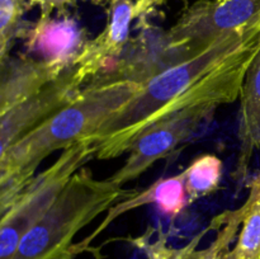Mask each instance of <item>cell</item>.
Wrapping results in <instances>:
<instances>
[{
	"instance_id": "9",
	"label": "cell",
	"mask_w": 260,
	"mask_h": 259,
	"mask_svg": "<svg viewBox=\"0 0 260 259\" xmlns=\"http://www.w3.org/2000/svg\"><path fill=\"white\" fill-rule=\"evenodd\" d=\"M150 203L156 205V207L165 216H169V217H175L182 213L185 206L189 203V196H188L187 187H185L184 172L179 173L174 177L156 180L142 192L136 193L127 200L112 206L101 225L95 229V231L90 236H88L83 243H79L81 250H84V248L88 246V244L95 236H98L109 223L113 222L118 216L135 210V208L141 207V206L150 205Z\"/></svg>"
},
{
	"instance_id": "3",
	"label": "cell",
	"mask_w": 260,
	"mask_h": 259,
	"mask_svg": "<svg viewBox=\"0 0 260 259\" xmlns=\"http://www.w3.org/2000/svg\"><path fill=\"white\" fill-rule=\"evenodd\" d=\"M121 185L111 178L96 179L81 168L52 207L28 231L12 259H73L81 249L75 236L122 197Z\"/></svg>"
},
{
	"instance_id": "4",
	"label": "cell",
	"mask_w": 260,
	"mask_h": 259,
	"mask_svg": "<svg viewBox=\"0 0 260 259\" xmlns=\"http://www.w3.org/2000/svg\"><path fill=\"white\" fill-rule=\"evenodd\" d=\"M94 157L93 142H78L29 180L0 220V259H12L25 234L47 213L76 172Z\"/></svg>"
},
{
	"instance_id": "13",
	"label": "cell",
	"mask_w": 260,
	"mask_h": 259,
	"mask_svg": "<svg viewBox=\"0 0 260 259\" xmlns=\"http://www.w3.org/2000/svg\"><path fill=\"white\" fill-rule=\"evenodd\" d=\"M38 0H0V61L7 58L15 37L20 35L24 13Z\"/></svg>"
},
{
	"instance_id": "2",
	"label": "cell",
	"mask_w": 260,
	"mask_h": 259,
	"mask_svg": "<svg viewBox=\"0 0 260 259\" xmlns=\"http://www.w3.org/2000/svg\"><path fill=\"white\" fill-rule=\"evenodd\" d=\"M141 83L122 74L93 79L68 104L0 154V215L48 155L93 136L139 91Z\"/></svg>"
},
{
	"instance_id": "10",
	"label": "cell",
	"mask_w": 260,
	"mask_h": 259,
	"mask_svg": "<svg viewBox=\"0 0 260 259\" xmlns=\"http://www.w3.org/2000/svg\"><path fill=\"white\" fill-rule=\"evenodd\" d=\"M27 46L37 51L43 60L70 66L88 41L84 30L73 18H51L46 22H36L27 29Z\"/></svg>"
},
{
	"instance_id": "12",
	"label": "cell",
	"mask_w": 260,
	"mask_h": 259,
	"mask_svg": "<svg viewBox=\"0 0 260 259\" xmlns=\"http://www.w3.org/2000/svg\"><path fill=\"white\" fill-rule=\"evenodd\" d=\"M223 174V163L213 154H203L196 157L184 170L185 187L189 202L215 192Z\"/></svg>"
},
{
	"instance_id": "7",
	"label": "cell",
	"mask_w": 260,
	"mask_h": 259,
	"mask_svg": "<svg viewBox=\"0 0 260 259\" xmlns=\"http://www.w3.org/2000/svg\"><path fill=\"white\" fill-rule=\"evenodd\" d=\"M139 0H109L106 28L88 41L73 62L75 78L81 86L102 73L109 61L118 57L129 40L131 23L139 18Z\"/></svg>"
},
{
	"instance_id": "1",
	"label": "cell",
	"mask_w": 260,
	"mask_h": 259,
	"mask_svg": "<svg viewBox=\"0 0 260 259\" xmlns=\"http://www.w3.org/2000/svg\"><path fill=\"white\" fill-rule=\"evenodd\" d=\"M259 41L260 30L231 33L145 79L139 91L88 139L94 157L107 160L126 154L147 127L194 98L221 65Z\"/></svg>"
},
{
	"instance_id": "16",
	"label": "cell",
	"mask_w": 260,
	"mask_h": 259,
	"mask_svg": "<svg viewBox=\"0 0 260 259\" xmlns=\"http://www.w3.org/2000/svg\"><path fill=\"white\" fill-rule=\"evenodd\" d=\"M90 2H93V3H95V4H102V3H107V4H108V2L109 0H90Z\"/></svg>"
},
{
	"instance_id": "8",
	"label": "cell",
	"mask_w": 260,
	"mask_h": 259,
	"mask_svg": "<svg viewBox=\"0 0 260 259\" xmlns=\"http://www.w3.org/2000/svg\"><path fill=\"white\" fill-rule=\"evenodd\" d=\"M0 63V114L37 93L69 68L29 56H8Z\"/></svg>"
},
{
	"instance_id": "5",
	"label": "cell",
	"mask_w": 260,
	"mask_h": 259,
	"mask_svg": "<svg viewBox=\"0 0 260 259\" xmlns=\"http://www.w3.org/2000/svg\"><path fill=\"white\" fill-rule=\"evenodd\" d=\"M250 30H260V0H198L165 33L164 48L178 62L223 36Z\"/></svg>"
},
{
	"instance_id": "14",
	"label": "cell",
	"mask_w": 260,
	"mask_h": 259,
	"mask_svg": "<svg viewBox=\"0 0 260 259\" xmlns=\"http://www.w3.org/2000/svg\"><path fill=\"white\" fill-rule=\"evenodd\" d=\"M78 0H38L37 5L40 7V17L38 22H46L51 19V15L55 10L65 9L66 7L74 5Z\"/></svg>"
},
{
	"instance_id": "6",
	"label": "cell",
	"mask_w": 260,
	"mask_h": 259,
	"mask_svg": "<svg viewBox=\"0 0 260 259\" xmlns=\"http://www.w3.org/2000/svg\"><path fill=\"white\" fill-rule=\"evenodd\" d=\"M80 88L81 84L76 80L75 68L71 63L58 78L0 114V154L68 104L81 90Z\"/></svg>"
},
{
	"instance_id": "11",
	"label": "cell",
	"mask_w": 260,
	"mask_h": 259,
	"mask_svg": "<svg viewBox=\"0 0 260 259\" xmlns=\"http://www.w3.org/2000/svg\"><path fill=\"white\" fill-rule=\"evenodd\" d=\"M239 111V141L240 155L238 173L244 175L251 156L260 149V43L246 70L240 94Z\"/></svg>"
},
{
	"instance_id": "15",
	"label": "cell",
	"mask_w": 260,
	"mask_h": 259,
	"mask_svg": "<svg viewBox=\"0 0 260 259\" xmlns=\"http://www.w3.org/2000/svg\"><path fill=\"white\" fill-rule=\"evenodd\" d=\"M164 0H139L137 3V13H139V18L144 17L145 14L154 10L157 5L162 4Z\"/></svg>"
}]
</instances>
